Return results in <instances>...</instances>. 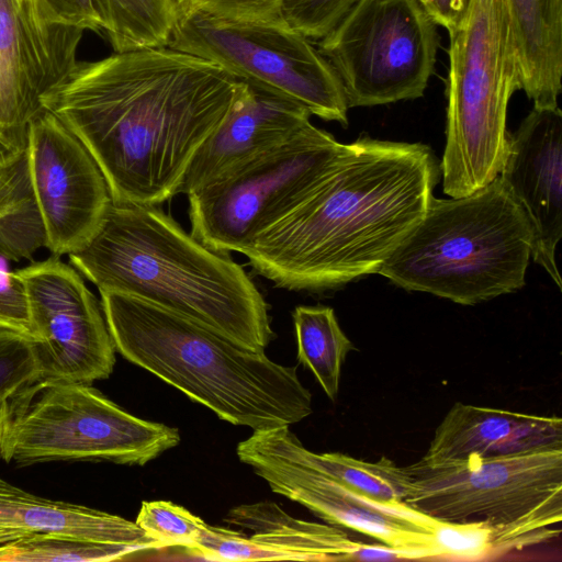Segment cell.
<instances>
[{
	"mask_svg": "<svg viewBox=\"0 0 562 562\" xmlns=\"http://www.w3.org/2000/svg\"><path fill=\"white\" fill-rule=\"evenodd\" d=\"M239 83L216 63L148 47L78 61L41 104L90 153L112 202L158 205L180 192Z\"/></svg>",
	"mask_w": 562,
	"mask_h": 562,
	"instance_id": "cell-1",
	"label": "cell"
},
{
	"mask_svg": "<svg viewBox=\"0 0 562 562\" xmlns=\"http://www.w3.org/2000/svg\"><path fill=\"white\" fill-rule=\"evenodd\" d=\"M438 165L418 143L361 137L292 211L243 252L290 291H318L378 270L434 199Z\"/></svg>",
	"mask_w": 562,
	"mask_h": 562,
	"instance_id": "cell-2",
	"label": "cell"
},
{
	"mask_svg": "<svg viewBox=\"0 0 562 562\" xmlns=\"http://www.w3.org/2000/svg\"><path fill=\"white\" fill-rule=\"evenodd\" d=\"M99 291L133 295L256 351L276 337L268 304L244 268L157 205L112 202L92 238L68 255Z\"/></svg>",
	"mask_w": 562,
	"mask_h": 562,
	"instance_id": "cell-3",
	"label": "cell"
},
{
	"mask_svg": "<svg viewBox=\"0 0 562 562\" xmlns=\"http://www.w3.org/2000/svg\"><path fill=\"white\" fill-rule=\"evenodd\" d=\"M100 294L116 351L221 419L262 430L312 414V394L296 367L281 366L265 351L139 297Z\"/></svg>",
	"mask_w": 562,
	"mask_h": 562,
	"instance_id": "cell-4",
	"label": "cell"
},
{
	"mask_svg": "<svg viewBox=\"0 0 562 562\" xmlns=\"http://www.w3.org/2000/svg\"><path fill=\"white\" fill-rule=\"evenodd\" d=\"M531 241L524 211L497 176L468 195L434 198L378 273L473 305L525 285Z\"/></svg>",
	"mask_w": 562,
	"mask_h": 562,
	"instance_id": "cell-5",
	"label": "cell"
},
{
	"mask_svg": "<svg viewBox=\"0 0 562 562\" xmlns=\"http://www.w3.org/2000/svg\"><path fill=\"white\" fill-rule=\"evenodd\" d=\"M449 38L440 171L445 194L460 198L499 175L508 146L507 108L521 83L506 0H472Z\"/></svg>",
	"mask_w": 562,
	"mask_h": 562,
	"instance_id": "cell-6",
	"label": "cell"
},
{
	"mask_svg": "<svg viewBox=\"0 0 562 562\" xmlns=\"http://www.w3.org/2000/svg\"><path fill=\"white\" fill-rule=\"evenodd\" d=\"M405 503L440 521H484L507 550L541 543L560 533L562 447L482 457L428 459L404 467Z\"/></svg>",
	"mask_w": 562,
	"mask_h": 562,
	"instance_id": "cell-7",
	"label": "cell"
},
{
	"mask_svg": "<svg viewBox=\"0 0 562 562\" xmlns=\"http://www.w3.org/2000/svg\"><path fill=\"white\" fill-rule=\"evenodd\" d=\"M180 442L177 428L138 418L91 384L37 380L0 406V459L145 465Z\"/></svg>",
	"mask_w": 562,
	"mask_h": 562,
	"instance_id": "cell-8",
	"label": "cell"
},
{
	"mask_svg": "<svg viewBox=\"0 0 562 562\" xmlns=\"http://www.w3.org/2000/svg\"><path fill=\"white\" fill-rule=\"evenodd\" d=\"M168 47L216 63L238 80L291 100L311 115L348 124L341 80L314 41L282 18L176 13Z\"/></svg>",
	"mask_w": 562,
	"mask_h": 562,
	"instance_id": "cell-9",
	"label": "cell"
},
{
	"mask_svg": "<svg viewBox=\"0 0 562 562\" xmlns=\"http://www.w3.org/2000/svg\"><path fill=\"white\" fill-rule=\"evenodd\" d=\"M345 147L310 122L188 193L192 236L216 251L243 254L314 190Z\"/></svg>",
	"mask_w": 562,
	"mask_h": 562,
	"instance_id": "cell-10",
	"label": "cell"
},
{
	"mask_svg": "<svg viewBox=\"0 0 562 562\" xmlns=\"http://www.w3.org/2000/svg\"><path fill=\"white\" fill-rule=\"evenodd\" d=\"M316 45L349 108L423 97L434 72L437 25L418 0H355Z\"/></svg>",
	"mask_w": 562,
	"mask_h": 562,
	"instance_id": "cell-11",
	"label": "cell"
},
{
	"mask_svg": "<svg viewBox=\"0 0 562 562\" xmlns=\"http://www.w3.org/2000/svg\"><path fill=\"white\" fill-rule=\"evenodd\" d=\"M289 426L254 430L237 445L239 460L272 492L296 502L325 521L404 551L412 560L442 557L435 537L439 520L405 502L386 503L358 494L312 465Z\"/></svg>",
	"mask_w": 562,
	"mask_h": 562,
	"instance_id": "cell-12",
	"label": "cell"
},
{
	"mask_svg": "<svg viewBox=\"0 0 562 562\" xmlns=\"http://www.w3.org/2000/svg\"><path fill=\"white\" fill-rule=\"evenodd\" d=\"M30 305L40 380L92 384L110 376L115 346L101 302L54 256L16 271Z\"/></svg>",
	"mask_w": 562,
	"mask_h": 562,
	"instance_id": "cell-13",
	"label": "cell"
},
{
	"mask_svg": "<svg viewBox=\"0 0 562 562\" xmlns=\"http://www.w3.org/2000/svg\"><path fill=\"white\" fill-rule=\"evenodd\" d=\"M26 150L46 248L56 257L80 250L112 203L100 168L83 144L45 109L29 124Z\"/></svg>",
	"mask_w": 562,
	"mask_h": 562,
	"instance_id": "cell-14",
	"label": "cell"
},
{
	"mask_svg": "<svg viewBox=\"0 0 562 562\" xmlns=\"http://www.w3.org/2000/svg\"><path fill=\"white\" fill-rule=\"evenodd\" d=\"M85 31L57 24L43 0H0V145L26 148L42 97L78 63Z\"/></svg>",
	"mask_w": 562,
	"mask_h": 562,
	"instance_id": "cell-15",
	"label": "cell"
},
{
	"mask_svg": "<svg viewBox=\"0 0 562 562\" xmlns=\"http://www.w3.org/2000/svg\"><path fill=\"white\" fill-rule=\"evenodd\" d=\"M245 532L206 526L194 554L211 561H392L404 551L352 540L341 528L293 518L276 503L234 507L225 518Z\"/></svg>",
	"mask_w": 562,
	"mask_h": 562,
	"instance_id": "cell-16",
	"label": "cell"
},
{
	"mask_svg": "<svg viewBox=\"0 0 562 562\" xmlns=\"http://www.w3.org/2000/svg\"><path fill=\"white\" fill-rule=\"evenodd\" d=\"M498 177L524 211L531 229V257L561 289L555 261L562 236V113L533 108L508 134Z\"/></svg>",
	"mask_w": 562,
	"mask_h": 562,
	"instance_id": "cell-17",
	"label": "cell"
},
{
	"mask_svg": "<svg viewBox=\"0 0 562 562\" xmlns=\"http://www.w3.org/2000/svg\"><path fill=\"white\" fill-rule=\"evenodd\" d=\"M311 116L302 105L240 80L226 116L195 151L180 192L188 194L282 144L308 124Z\"/></svg>",
	"mask_w": 562,
	"mask_h": 562,
	"instance_id": "cell-18",
	"label": "cell"
},
{
	"mask_svg": "<svg viewBox=\"0 0 562 562\" xmlns=\"http://www.w3.org/2000/svg\"><path fill=\"white\" fill-rule=\"evenodd\" d=\"M562 447V419L457 402L436 428L428 459L507 456Z\"/></svg>",
	"mask_w": 562,
	"mask_h": 562,
	"instance_id": "cell-19",
	"label": "cell"
},
{
	"mask_svg": "<svg viewBox=\"0 0 562 562\" xmlns=\"http://www.w3.org/2000/svg\"><path fill=\"white\" fill-rule=\"evenodd\" d=\"M38 533L128 544L139 551L167 548L136 522L121 516L43 498L0 477V544Z\"/></svg>",
	"mask_w": 562,
	"mask_h": 562,
	"instance_id": "cell-20",
	"label": "cell"
},
{
	"mask_svg": "<svg viewBox=\"0 0 562 562\" xmlns=\"http://www.w3.org/2000/svg\"><path fill=\"white\" fill-rule=\"evenodd\" d=\"M521 90L533 108H557L562 89V0H506Z\"/></svg>",
	"mask_w": 562,
	"mask_h": 562,
	"instance_id": "cell-21",
	"label": "cell"
},
{
	"mask_svg": "<svg viewBox=\"0 0 562 562\" xmlns=\"http://www.w3.org/2000/svg\"><path fill=\"white\" fill-rule=\"evenodd\" d=\"M47 238L35 199L26 148L0 160V256L32 259Z\"/></svg>",
	"mask_w": 562,
	"mask_h": 562,
	"instance_id": "cell-22",
	"label": "cell"
},
{
	"mask_svg": "<svg viewBox=\"0 0 562 562\" xmlns=\"http://www.w3.org/2000/svg\"><path fill=\"white\" fill-rule=\"evenodd\" d=\"M293 323L297 361L312 371L325 394L336 400L341 368L355 349L353 344L340 328L331 307L296 306Z\"/></svg>",
	"mask_w": 562,
	"mask_h": 562,
	"instance_id": "cell-23",
	"label": "cell"
},
{
	"mask_svg": "<svg viewBox=\"0 0 562 562\" xmlns=\"http://www.w3.org/2000/svg\"><path fill=\"white\" fill-rule=\"evenodd\" d=\"M115 53L167 46L176 22L173 0H92Z\"/></svg>",
	"mask_w": 562,
	"mask_h": 562,
	"instance_id": "cell-24",
	"label": "cell"
},
{
	"mask_svg": "<svg viewBox=\"0 0 562 562\" xmlns=\"http://www.w3.org/2000/svg\"><path fill=\"white\" fill-rule=\"evenodd\" d=\"M301 452L312 465L358 494L386 503L405 502L406 471L386 457L369 462L340 452L315 453L303 445Z\"/></svg>",
	"mask_w": 562,
	"mask_h": 562,
	"instance_id": "cell-25",
	"label": "cell"
},
{
	"mask_svg": "<svg viewBox=\"0 0 562 562\" xmlns=\"http://www.w3.org/2000/svg\"><path fill=\"white\" fill-rule=\"evenodd\" d=\"M137 552L140 551L128 544L38 533L0 544V562L116 561Z\"/></svg>",
	"mask_w": 562,
	"mask_h": 562,
	"instance_id": "cell-26",
	"label": "cell"
},
{
	"mask_svg": "<svg viewBox=\"0 0 562 562\" xmlns=\"http://www.w3.org/2000/svg\"><path fill=\"white\" fill-rule=\"evenodd\" d=\"M135 522L168 547L193 553L207 524L182 506L168 501L143 502Z\"/></svg>",
	"mask_w": 562,
	"mask_h": 562,
	"instance_id": "cell-27",
	"label": "cell"
},
{
	"mask_svg": "<svg viewBox=\"0 0 562 562\" xmlns=\"http://www.w3.org/2000/svg\"><path fill=\"white\" fill-rule=\"evenodd\" d=\"M37 380L40 370L33 340L0 329V406Z\"/></svg>",
	"mask_w": 562,
	"mask_h": 562,
	"instance_id": "cell-28",
	"label": "cell"
},
{
	"mask_svg": "<svg viewBox=\"0 0 562 562\" xmlns=\"http://www.w3.org/2000/svg\"><path fill=\"white\" fill-rule=\"evenodd\" d=\"M355 0H281V18L312 41L323 38Z\"/></svg>",
	"mask_w": 562,
	"mask_h": 562,
	"instance_id": "cell-29",
	"label": "cell"
},
{
	"mask_svg": "<svg viewBox=\"0 0 562 562\" xmlns=\"http://www.w3.org/2000/svg\"><path fill=\"white\" fill-rule=\"evenodd\" d=\"M0 329L14 331L33 340L29 296L16 271L0 270Z\"/></svg>",
	"mask_w": 562,
	"mask_h": 562,
	"instance_id": "cell-30",
	"label": "cell"
},
{
	"mask_svg": "<svg viewBox=\"0 0 562 562\" xmlns=\"http://www.w3.org/2000/svg\"><path fill=\"white\" fill-rule=\"evenodd\" d=\"M281 0H176V13L202 11L231 18L277 19Z\"/></svg>",
	"mask_w": 562,
	"mask_h": 562,
	"instance_id": "cell-31",
	"label": "cell"
},
{
	"mask_svg": "<svg viewBox=\"0 0 562 562\" xmlns=\"http://www.w3.org/2000/svg\"><path fill=\"white\" fill-rule=\"evenodd\" d=\"M53 21L82 31L101 33V23L92 0H43Z\"/></svg>",
	"mask_w": 562,
	"mask_h": 562,
	"instance_id": "cell-32",
	"label": "cell"
},
{
	"mask_svg": "<svg viewBox=\"0 0 562 562\" xmlns=\"http://www.w3.org/2000/svg\"><path fill=\"white\" fill-rule=\"evenodd\" d=\"M436 25L448 32L457 27L467 15L472 0H418Z\"/></svg>",
	"mask_w": 562,
	"mask_h": 562,
	"instance_id": "cell-33",
	"label": "cell"
},
{
	"mask_svg": "<svg viewBox=\"0 0 562 562\" xmlns=\"http://www.w3.org/2000/svg\"><path fill=\"white\" fill-rule=\"evenodd\" d=\"M10 151L0 145V160L3 159Z\"/></svg>",
	"mask_w": 562,
	"mask_h": 562,
	"instance_id": "cell-34",
	"label": "cell"
},
{
	"mask_svg": "<svg viewBox=\"0 0 562 562\" xmlns=\"http://www.w3.org/2000/svg\"><path fill=\"white\" fill-rule=\"evenodd\" d=\"M175 1H176V0H173V2H175Z\"/></svg>",
	"mask_w": 562,
	"mask_h": 562,
	"instance_id": "cell-35",
	"label": "cell"
}]
</instances>
